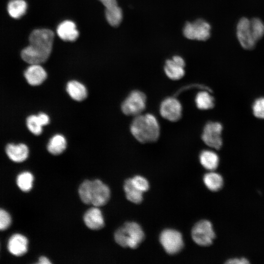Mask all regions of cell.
<instances>
[{"mask_svg":"<svg viewBox=\"0 0 264 264\" xmlns=\"http://www.w3.org/2000/svg\"><path fill=\"white\" fill-rule=\"evenodd\" d=\"M114 237L116 243L120 246L135 248L143 240L144 234L138 224L128 222L115 231Z\"/></svg>","mask_w":264,"mask_h":264,"instance_id":"obj_2","label":"cell"},{"mask_svg":"<svg viewBox=\"0 0 264 264\" xmlns=\"http://www.w3.org/2000/svg\"><path fill=\"white\" fill-rule=\"evenodd\" d=\"M27 5L24 0H11L7 4V11L13 18L19 19L26 12Z\"/></svg>","mask_w":264,"mask_h":264,"instance_id":"obj_22","label":"cell"},{"mask_svg":"<svg viewBox=\"0 0 264 264\" xmlns=\"http://www.w3.org/2000/svg\"><path fill=\"white\" fill-rule=\"evenodd\" d=\"M237 36L242 46L245 49H252L255 46V40L250 25V21L246 18H242L237 26Z\"/></svg>","mask_w":264,"mask_h":264,"instance_id":"obj_10","label":"cell"},{"mask_svg":"<svg viewBox=\"0 0 264 264\" xmlns=\"http://www.w3.org/2000/svg\"><path fill=\"white\" fill-rule=\"evenodd\" d=\"M11 223V218L5 210L0 209V230L7 229Z\"/></svg>","mask_w":264,"mask_h":264,"instance_id":"obj_32","label":"cell"},{"mask_svg":"<svg viewBox=\"0 0 264 264\" xmlns=\"http://www.w3.org/2000/svg\"><path fill=\"white\" fill-rule=\"evenodd\" d=\"M26 126L28 130L33 134L39 135L43 131V125L38 115H31L29 116L26 121Z\"/></svg>","mask_w":264,"mask_h":264,"instance_id":"obj_27","label":"cell"},{"mask_svg":"<svg viewBox=\"0 0 264 264\" xmlns=\"http://www.w3.org/2000/svg\"><path fill=\"white\" fill-rule=\"evenodd\" d=\"M146 95L141 91L134 90L130 93L121 105L122 112L127 115L137 116L146 108Z\"/></svg>","mask_w":264,"mask_h":264,"instance_id":"obj_4","label":"cell"},{"mask_svg":"<svg viewBox=\"0 0 264 264\" xmlns=\"http://www.w3.org/2000/svg\"><path fill=\"white\" fill-rule=\"evenodd\" d=\"M203 181L207 188L212 191H218L222 187L223 179L219 173L210 172L204 176Z\"/></svg>","mask_w":264,"mask_h":264,"instance_id":"obj_21","label":"cell"},{"mask_svg":"<svg viewBox=\"0 0 264 264\" xmlns=\"http://www.w3.org/2000/svg\"><path fill=\"white\" fill-rule=\"evenodd\" d=\"M252 110L255 117L264 119V97H260L254 101Z\"/></svg>","mask_w":264,"mask_h":264,"instance_id":"obj_30","label":"cell"},{"mask_svg":"<svg viewBox=\"0 0 264 264\" xmlns=\"http://www.w3.org/2000/svg\"><path fill=\"white\" fill-rule=\"evenodd\" d=\"M66 139L63 135L55 134L50 139L47 149L52 154L58 155L66 150Z\"/></svg>","mask_w":264,"mask_h":264,"instance_id":"obj_20","label":"cell"},{"mask_svg":"<svg viewBox=\"0 0 264 264\" xmlns=\"http://www.w3.org/2000/svg\"><path fill=\"white\" fill-rule=\"evenodd\" d=\"M38 264H51V262H50L49 260L45 256H41L39 259V262H38Z\"/></svg>","mask_w":264,"mask_h":264,"instance_id":"obj_36","label":"cell"},{"mask_svg":"<svg viewBox=\"0 0 264 264\" xmlns=\"http://www.w3.org/2000/svg\"><path fill=\"white\" fill-rule=\"evenodd\" d=\"M37 115L43 126L49 124L50 119L46 114L40 113Z\"/></svg>","mask_w":264,"mask_h":264,"instance_id":"obj_35","label":"cell"},{"mask_svg":"<svg viewBox=\"0 0 264 264\" xmlns=\"http://www.w3.org/2000/svg\"><path fill=\"white\" fill-rule=\"evenodd\" d=\"M105 7L106 9L115 6L117 5L116 0H99Z\"/></svg>","mask_w":264,"mask_h":264,"instance_id":"obj_34","label":"cell"},{"mask_svg":"<svg viewBox=\"0 0 264 264\" xmlns=\"http://www.w3.org/2000/svg\"><path fill=\"white\" fill-rule=\"evenodd\" d=\"M184 36L190 40L206 41L211 34V26L205 21L198 19L193 22H187L183 30Z\"/></svg>","mask_w":264,"mask_h":264,"instance_id":"obj_6","label":"cell"},{"mask_svg":"<svg viewBox=\"0 0 264 264\" xmlns=\"http://www.w3.org/2000/svg\"><path fill=\"white\" fill-rule=\"evenodd\" d=\"M250 25L253 37L257 42L264 35V23L258 18H254L250 21Z\"/></svg>","mask_w":264,"mask_h":264,"instance_id":"obj_28","label":"cell"},{"mask_svg":"<svg viewBox=\"0 0 264 264\" xmlns=\"http://www.w3.org/2000/svg\"><path fill=\"white\" fill-rule=\"evenodd\" d=\"M7 248L10 253L16 256H21L27 251L28 240L23 235L15 234L9 239Z\"/></svg>","mask_w":264,"mask_h":264,"instance_id":"obj_15","label":"cell"},{"mask_svg":"<svg viewBox=\"0 0 264 264\" xmlns=\"http://www.w3.org/2000/svg\"><path fill=\"white\" fill-rule=\"evenodd\" d=\"M5 152L10 159L17 163L25 161L29 155L28 148L23 143H9L6 147Z\"/></svg>","mask_w":264,"mask_h":264,"instance_id":"obj_16","label":"cell"},{"mask_svg":"<svg viewBox=\"0 0 264 264\" xmlns=\"http://www.w3.org/2000/svg\"><path fill=\"white\" fill-rule=\"evenodd\" d=\"M54 37V33L51 30L38 29L31 33L29 40L31 45L48 58L52 51Z\"/></svg>","mask_w":264,"mask_h":264,"instance_id":"obj_3","label":"cell"},{"mask_svg":"<svg viewBox=\"0 0 264 264\" xmlns=\"http://www.w3.org/2000/svg\"><path fill=\"white\" fill-rule=\"evenodd\" d=\"M90 185L91 181L86 180L81 183L78 189V193L81 200L87 204H90Z\"/></svg>","mask_w":264,"mask_h":264,"instance_id":"obj_29","label":"cell"},{"mask_svg":"<svg viewBox=\"0 0 264 264\" xmlns=\"http://www.w3.org/2000/svg\"><path fill=\"white\" fill-rule=\"evenodd\" d=\"M24 76L29 85L36 86L44 81L47 77V73L40 64H32L25 69Z\"/></svg>","mask_w":264,"mask_h":264,"instance_id":"obj_13","label":"cell"},{"mask_svg":"<svg viewBox=\"0 0 264 264\" xmlns=\"http://www.w3.org/2000/svg\"><path fill=\"white\" fill-rule=\"evenodd\" d=\"M195 102L197 108L202 110L211 109L215 104L213 97L206 91L199 92L196 95Z\"/></svg>","mask_w":264,"mask_h":264,"instance_id":"obj_24","label":"cell"},{"mask_svg":"<svg viewBox=\"0 0 264 264\" xmlns=\"http://www.w3.org/2000/svg\"><path fill=\"white\" fill-rule=\"evenodd\" d=\"M66 90L72 99L77 101L84 100L88 95V91L86 87L81 83L75 80L68 82Z\"/></svg>","mask_w":264,"mask_h":264,"instance_id":"obj_18","label":"cell"},{"mask_svg":"<svg viewBox=\"0 0 264 264\" xmlns=\"http://www.w3.org/2000/svg\"><path fill=\"white\" fill-rule=\"evenodd\" d=\"M131 179L133 185L140 191L143 193L148 190L149 184L147 180L144 177L136 176Z\"/></svg>","mask_w":264,"mask_h":264,"instance_id":"obj_31","label":"cell"},{"mask_svg":"<svg viewBox=\"0 0 264 264\" xmlns=\"http://www.w3.org/2000/svg\"><path fill=\"white\" fill-rule=\"evenodd\" d=\"M127 198L134 203H140L143 199V192L137 189L132 183L131 178L127 179L124 184Z\"/></svg>","mask_w":264,"mask_h":264,"instance_id":"obj_23","label":"cell"},{"mask_svg":"<svg viewBox=\"0 0 264 264\" xmlns=\"http://www.w3.org/2000/svg\"><path fill=\"white\" fill-rule=\"evenodd\" d=\"M185 63L180 56H174L172 59L166 61L164 69L167 76L173 80H178L185 74Z\"/></svg>","mask_w":264,"mask_h":264,"instance_id":"obj_12","label":"cell"},{"mask_svg":"<svg viewBox=\"0 0 264 264\" xmlns=\"http://www.w3.org/2000/svg\"><path fill=\"white\" fill-rule=\"evenodd\" d=\"M199 160L201 164L206 169L214 171L218 166L219 157L214 151L204 150L201 152L199 155Z\"/></svg>","mask_w":264,"mask_h":264,"instance_id":"obj_19","label":"cell"},{"mask_svg":"<svg viewBox=\"0 0 264 264\" xmlns=\"http://www.w3.org/2000/svg\"><path fill=\"white\" fill-rule=\"evenodd\" d=\"M228 264H249V260L245 258H233L227 260L225 262Z\"/></svg>","mask_w":264,"mask_h":264,"instance_id":"obj_33","label":"cell"},{"mask_svg":"<svg viewBox=\"0 0 264 264\" xmlns=\"http://www.w3.org/2000/svg\"><path fill=\"white\" fill-rule=\"evenodd\" d=\"M34 177L29 172L21 173L17 178V185L23 192H28L31 189Z\"/></svg>","mask_w":264,"mask_h":264,"instance_id":"obj_26","label":"cell"},{"mask_svg":"<svg viewBox=\"0 0 264 264\" xmlns=\"http://www.w3.org/2000/svg\"><path fill=\"white\" fill-rule=\"evenodd\" d=\"M222 126L217 122H209L205 125L201 135L203 141L209 147L220 149L222 144Z\"/></svg>","mask_w":264,"mask_h":264,"instance_id":"obj_8","label":"cell"},{"mask_svg":"<svg viewBox=\"0 0 264 264\" xmlns=\"http://www.w3.org/2000/svg\"><path fill=\"white\" fill-rule=\"evenodd\" d=\"M57 33L62 40L66 41H74L79 36L75 23L70 21L61 22L57 27Z\"/></svg>","mask_w":264,"mask_h":264,"instance_id":"obj_17","label":"cell"},{"mask_svg":"<svg viewBox=\"0 0 264 264\" xmlns=\"http://www.w3.org/2000/svg\"><path fill=\"white\" fill-rule=\"evenodd\" d=\"M159 110L164 118L172 122L178 121L182 115L181 105L174 97L165 99L160 104Z\"/></svg>","mask_w":264,"mask_h":264,"instance_id":"obj_11","label":"cell"},{"mask_svg":"<svg viewBox=\"0 0 264 264\" xmlns=\"http://www.w3.org/2000/svg\"><path fill=\"white\" fill-rule=\"evenodd\" d=\"M130 129L134 137L142 143L154 142L159 135V123L155 117L150 113L135 116Z\"/></svg>","mask_w":264,"mask_h":264,"instance_id":"obj_1","label":"cell"},{"mask_svg":"<svg viewBox=\"0 0 264 264\" xmlns=\"http://www.w3.org/2000/svg\"><path fill=\"white\" fill-rule=\"evenodd\" d=\"M193 241L201 246L211 245L215 238L212 224L207 220H202L197 222L192 230Z\"/></svg>","mask_w":264,"mask_h":264,"instance_id":"obj_5","label":"cell"},{"mask_svg":"<svg viewBox=\"0 0 264 264\" xmlns=\"http://www.w3.org/2000/svg\"><path fill=\"white\" fill-rule=\"evenodd\" d=\"M159 240L165 251L169 254L178 253L183 246L181 234L174 229L163 230L160 235Z\"/></svg>","mask_w":264,"mask_h":264,"instance_id":"obj_7","label":"cell"},{"mask_svg":"<svg viewBox=\"0 0 264 264\" xmlns=\"http://www.w3.org/2000/svg\"><path fill=\"white\" fill-rule=\"evenodd\" d=\"M110 198L109 187L99 179L91 181L90 190V204L100 207L105 205Z\"/></svg>","mask_w":264,"mask_h":264,"instance_id":"obj_9","label":"cell"},{"mask_svg":"<svg viewBox=\"0 0 264 264\" xmlns=\"http://www.w3.org/2000/svg\"><path fill=\"white\" fill-rule=\"evenodd\" d=\"M105 16L108 23L112 26H118L123 19L122 9L116 5L111 8L106 9Z\"/></svg>","mask_w":264,"mask_h":264,"instance_id":"obj_25","label":"cell"},{"mask_svg":"<svg viewBox=\"0 0 264 264\" xmlns=\"http://www.w3.org/2000/svg\"><path fill=\"white\" fill-rule=\"evenodd\" d=\"M84 221L86 225L92 230H99L104 226V220L98 207L88 209L84 214Z\"/></svg>","mask_w":264,"mask_h":264,"instance_id":"obj_14","label":"cell"}]
</instances>
